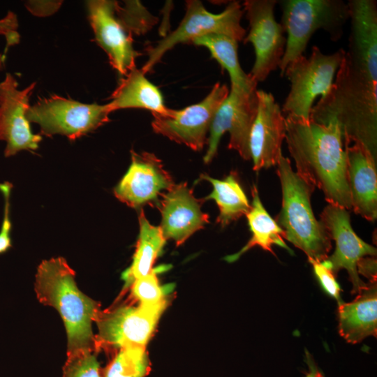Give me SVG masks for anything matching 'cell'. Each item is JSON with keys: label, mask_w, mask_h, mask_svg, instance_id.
Instances as JSON below:
<instances>
[{"label": "cell", "mask_w": 377, "mask_h": 377, "mask_svg": "<svg viewBox=\"0 0 377 377\" xmlns=\"http://www.w3.org/2000/svg\"><path fill=\"white\" fill-rule=\"evenodd\" d=\"M348 50L327 94L310 119L337 124L343 144L359 143L377 158V1L349 0Z\"/></svg>", "instance_id": "6da1fadb"}, {"label": "cell", "mask_w": 377, "mask_h": 377, "mask_svg": "<svg viewBox=\"0 0 377 377\" xmlns=\"http://www.w3.org/2000/svg\"><path fill=\"white\" fill-rule=\"evenodd\" d=\"M285 122V140L295 163V172L306 183L319 188L328 204L351 210L346 156L339 126L292 115H287Z\"/></svg>", "instance_id": "7a4b0ae2"}, {"label": "cell", "mask_w": 377, "mask_h": 377, "mask_svg": "<svg viewBox=\"0 0 377 377\" xmlns=\"http://www.w3.org/2000/svg\"><path fill=\"white\" fill-rule=\"evenodd\" d=\"M75 277V271L63 257L43 260L37 269L35 291L40 303L60 314L67 333V353L96 352L91 324L100 312V304L79 290Z\"/></svg>", "instance_id": "3957f363"}, {"label": "cell", "mask_w": 377, "mask_h": 377, "mask_svg": "<svg viewBox=\"0 0 377 377\" xmlns=\"http://www.w3.org/2000/svg\"><path fill=\"white\" fill-rule=\"evenodd\" d=\"M282 203L276 221L285 239L302 251L308 259L323 261L332 249V239L316 218L311 204L315 188L293 170L290 159L283 154L276 165Z\"/></svg>", "instance_id": "277c9868"}, {"label": "cell", "mask_w": 377, "mask_h": 377, "mask_svg": "<svg viewBox=\"0 0 377 377\" xmlns=\"http://www.w3.org/2000/svg\"><path fill=\"white\" fill-rule=\"evenodd\" d=\"M281 24L287 33L280 66L283 76L287 66L303 55L312 35L318 29L327 32L333 41L339 40L350 19L348 3L341 0H285L279 1Z\"/></svg>", "instance_id": "5b68a950"}, {"label": "cell", "mask_w": 377, "mask_h": 377, "mask_svg": "<svg viewBox=\"0 0 377 377\" xmlns=\"http://www.w3.org/2000/svg\"><path fill=\"white\" fill-rule=\"evenodd\" d=\"M345 50L325 54L314 45L309 57L304 54L289 64L284 72L290 84L281 111L287 115L310 119L316 98L330 91Z\"/></svg>", "instance_id": "8992f818"}, {"label": "cell", "mask_w": 377, "mask_h": 377, "mask_svg": "<svg viewBox=\"0 0 377 377\" xmlns=\"http://www.w3.org/2000/svg\"><path fill=\"white\" fill-rule=\"evenodd\" d=\"M243 14L244 10L237 1L230 2L220 13L209 12L200 1H186V13L177 28L154 46L146 49L148 59L141 70L145 74L149 72L176 45L191 43L209 34H223L237 42L243 41L246 36V30L241 24Z\"/></svg>", "instance_id": "52a82bcc"}, {"label": "cell", "mask_w": 377, "mask_h": 377, "mask_svg": "<svg viewBox=\"0 0 377 377\" xmlns=\"http://www.w3.org/2000/svg\"><path fill=\"white\" fill-rule=\"evenodd\" d=\"M106 104L83 103L58 95L40 98L26 112L29 123L37 124L40 133L61 135L75 140L110 121Z\"/></svg>", "instance_id": "ba28073f"}, {"label": "cell", "mask_w": 377, "mask_h": 377, "mask_svg": "<svg viewBox=\"0 0 377 377\" xmlns=\"http://www.w3.org/2000/svg\"><path fill=\"white\" fill-rule=\"evenodd\" d=\"M229 91L226 84L219 82L199 103L181 110L168 108L163 114L152 113L153 131L194 151L202 150L214 115Z\"/></svg>", "instance_id": "9c48e42d"}, {"label": "cell", "mask_w": 377, "mask_h": 377, "mask_svg": "<svg viewBox=\"0 0 377 377\" xmlns=\"http://www.w3.org/2000/svg\"><path fill=\"white\" fill-rule=\"evenodd\" d=\"M275 0H246L244 12L249 24L244 43L252 44L255 61L249 75L258 83L265 81L279 68L284 54L286 38L281 23L276 22Z\"/></svg>", "instance_id": "30bf717a"}, {"label": "cell", "mask_w": 377, "mask_h": 377, "mask_svg": "<svg viewBox=\"0 0 377 377\" xmlns=\"http://www.w3.org/2000/svg\"><path fill=\"white\" fill-rule=\"evenodd\" d=\"M256 112V91L249 92L230 87L212 119L204 162L210 163L216 155L221 138L226 132L230 134L228 148L236 151L244 160H251L249 135Z\"/></svg>", "instance_id": "8fae6325"}, {"label": "cell", "mask_w": 377, "mask_h": 377, "mask_svg": "<svg viewBox=\"0 0 377 377\" xmlns=\"http://www.w3.org/2000/svg\"><path fill=\"white\" fill-rule=\"evenodd\" d=\"M166 306L167 301L155 305L123 306L100 311L95 320L98 329V335L94 337L96 350L105 347L145 348Z\"/></svg>", "instance_id": "7c38bea8"}, {"label": "cell", "mask_w": 377, "mask_h": 377, "mask_svg": "<svg viewBox=\"0 0 377 377\" xmlns=\"http://www.w3.org/2000/svg\"><path fill=\"white\" fill-rule=\"evenodd\" d=\"M331 239L335 242L334 252L323 263L335 275L340 269L348 272L353 285L352 293H358L367 285L359 276L358 261L365 256H376V248L365 242L353 230L349 211L342 207L328 204L319 220Z\"/></svg>", "instance_id": "4fadbf2b"}, {"label": "cell", "mask_w": 377, "mask_h": 377, "mask_svg": "<svg viewBox=\"0 0 377 377\" xmlns=\"http://www.w3.org/2000/svg\"><path fill=\"white\" fill-rule=\"evenodd\" d=\"M36 84L19 89L17 80L9 73L0 82V140L6 143V157L22 150H36L42 140L40 135L33 133L26 117Z\"/></svg>", "instance_id": "5bb4252c"}, {"label": "cell", "mask_w": 377, "mask_h": 377, "mask_svg": "<svg viewBox=\"0 0 377 377\" xmlns=\"http://www.w3.org/2000/svg\"><path fill=\"white\" fill-rule=\"evenodd\" d=\"M88 19L97 44L108 55L110 65L124 77L135 67L140 54L134 49L132 35L116 15V1L90 0L86 2Z\"/></svg>", "instance_id": "9a60e30c"}, {"label": "cell", "mask_w": 377, "mask_h": 377, "mask_svg": "<svg viewBox=\"0 0 377 377\" xmlns=\"http://www.w3.org/2000/svg\"><path fill=\"white\" fill-rule=\"evenodd\" d=\"M131 163L122 179L114 188V196L127 206L138 209L157 203L162 191L175 184L155 154L131 151Z\"/></svg>", "instance_id": "2e32d148"}, {"label": "cell", "mask_w": 377, "mask_h": 377, "mask_svg": "<svg viewBox=\"0 0 377 377\" xmlns=\"http://www.w3.org/2000/svg\"><path fill=\"white\" fill-rule=\"evenodd\" d=\"M257 112L249 135V152L253 169L276 166L283 154L281 145L286 135V122L274 96L256 90Z\"/></svg>", "instance_id": "e0dca14e"}, {"label": "cell", "mask_w": 377, "mask_h": 377, "mask_svg": "<svg viewBox=\"0 0 377 377\" xmlns=\"http://www.w3.org/2000/svg\"><path fill=\"white\" fill-rule=\"evenodd\" d=\"M160 196L156 205L161 214L159 228L166 240L181 245L209 223L208 214L201 210L205 200L197 199L186 182L175 184Z\"/></svg>", "instance_id": "ac0fdd59"}, {"label": "cell", "mask_w": 377, "mask_h": 377, "mask_svg": "<svg viewBox=\"0 0 377 377\" xmlns=\"http://www.w3.org/2000/svg\"><path fill=\"white\" fill-rule=\"evenodd\" d=\"M351 210L369 221L377 218V158L362 145H344Z\"/></svg>", "instance_id": "d6986e66"}, {"label": "cell", "mask_w": 377, "mask_h": 377, "mask_svg": "<svg viewBox=\"0 0 377 377\" xmlns=\"http://www.w3.org/2000/svg\"><path fill=\"white\" fill-rule=\"evenodd\" d=\"M339 331L347 342L357 343L377 334L376 282L368 283L355 299L339 304Z\"/></svg>", "instance_id": "ffe728a7"}, {"label": "cell", "mask_w": 377, "mask_h": 377, "mask_svg": "<svg viewBox=\"0 0 377 377\" xmlns=\"http://www.w3.org/2000/svg\"><path fill=\"white\" fill-rule=\"evenodd\" d=\"M110 99L106 106L110 113L121 109L139 108L163 114L168 110L160 89L145 77L141 69L136 68L121 79Z\"/></svg>", "instance_id": "44dd1931"}, {"label": "cell", "mask_w": 377, "mask_h": 377, "mask_svg": "<svg viewBox=\"0 0 377 377\" xmlns=\"http://www.w3.org/2000/svg\"><path fill=\"white\" fill-rule=\"evenodd\" d=\"M251 195V209L246 215L251 232V237L239 251L227 256L226 260L230 263L234 262L243 253L254 246H259L276 256L272 250V246L276 245L293 254V250L284 241L285 234L283 230L265 208L260 198L258 188L255 185L252 187Z\"/></svg>", "instance_id": "7402d4cb"}, {"label": "cell", "mask_w": 377, "mask_h": 377, "mask_svg": "<svg viewBox=\"0 0 377 377\" xmlns=\"http://www.w3.org/2000/svg\"><path fill=\"white\" fill-rule=\"evenodd\" d=\"M191 43L208 49L211 57L228 73L230 87L249 92L257 90L258 83L241 67L237 40L226 35L209 34L193 40Z\"/></svg>", "instance_id": "603a6c76"}, {"label": "cell", "mask_w": 377, "mask_h": 377, "mask_svg": "<svg viewBox=\"0 0 377 377\" xmlns=\"http://www.w3.org/2000/svg\"><path fill=\"white\" fill-rule=\"evenodd\" d=\"M237 177L235 172H230L221 180L207 175L200 176L201 179L207 180L212 184L213 190L205 200H213L216 202L219 210L216 223L222 228L246 216L251 209L247 196Z\"/></svg>", "instance_id": "cb8c5ba5"}, {"label": "cell", "mask_w": 377, "mask_h": 377, "mask_svg": "<svg viewBox=\"0 0 377 377\" xmlns=\"http://www.w3.org/2000/svg\"><path fill=\"white\" fill-rule=\"evenodd\" d=\"M138 221L140 231L133 262L123 274L126 286L151 272L166 242L160 228L149 222L142 209L139 213Z\"/></svg>", "instance_id": "d4e9b609"}, {"label": "cell", "mask_w": 377, "mask_h": 377, "mask_svg": "<svg viewBox=\"0 0 377 377\" xmlns=\"http://www.w3.org/2000/svg\"><path fill=\"white\" fill-rule=\"evenodd\" d=\"M150 371V361L145 347L120 348L102 371V377H145Z\"/></svg>", "instance_id": "484cf974"}, {"label": "cell", "mask_w": 377, "mask_h": 377, "mask_svg": "<svg viewBox=\"0 0 377 377\" xmlns=\"http://www.w3.org/2000/svg\"><path fill=\"white\" fill-rule=\"evenodd\" d=\"M115 10L122 26L131 35L145 34L157 20L138 1H125L124 6L116 1Z\"/></svg>", "instance_id": "4316f807"}, {"label": "cell", "mask_w": 377, "mask_h": 377, "mask_svg": "<svg viewBox=\"0 0 377 377\" xmlns=\"http://www.w3.org/2000/svg\"><path fill=\"white\" fill-rule=\"evenodd\" d=\"M96 351L83 350L67 353L62 377H102Z\"/></svg>", "instance_id": "83f0119b"}, {"label": "cell", "mask_w": 377, "mask_h": 377, "mask_svg": "<svg viewBox=\"0 0 377 377\" xmlns=\"http://www.w3.org/2000/svg\"><path fill=\"white\" fill-rule=\"evenodd\" d=\"M132 294L142 305H155L166 302V293L158 282L156 271L153 269L146 276L131 283Z\"/></svg>", "instance_id": "f1b7e54d"}, {"label": "cell", "mask_w": 377, "mask_h": 377, "mask_svg": "<svg viewBox=\"0 0 377 377\" xmlns=\"http://www.w3.org/2000/svg\"><path fill=\"white\" fill-rule=\"evenodd\" d=\"M18 27L17 16L12 11H8L3 18L0 19V69L4 66L5 54L8 49L20 42Z\"/></svg>", "instance_id": "f546056e"}, {"label": "cell", "mask_w": 377, "mask_h": 377, "mask_svg": "<svg viewBox=\"0 0 377 377\" xmlns=\"http://www.w3.org/2000/svg\"><path fill=\"white\" fill-rule=\"evenodd\" d=\"M12 185L6 182L0 184V191L4 198L3 217L0 229V254L6 252L12 246L10 232L12 223L10 218V196Z\"/></svg>", "instance_id": "4dcf8cb0"}, {"label": "cell", "mask_w": 377, "mask_h": 377, "mask_svg": "<svg viewBox=\"0 0 377 377\" xmlns=\"http://www.w3.org/2000/svg\"><path fill=\"white\" fill-rule=\"evenodd\" d=\"M311 264L315 275L318 279L323 288L328 295L337 300L338 304L342 302L340 291L341 290L337 283L335 275L325 266L323 262L308 259Z\"/></svg>", "instance_id": "1f68e13d"}, {"label": "cell", "mask_w": 377, "mask_h": 377, "mask_svg": "<svg viewBox=\"0 0 377 377\" xmlns=\"http://www.w3.org/2000/svg\"><path fill=\"white\" fill-rule=\"evenodd\" d=\"M61 2L59 1H29L25 3V6L33 15L43 17L52 15L58 10Z\"/></svg>", "instance_id": "d6a6232c"}, {"label": "cell", "mask_w": 377, "mask_h": 377, "mask_svg": "<svg viewBox=\"0 0 377 377\" xmlns=\"http://www.w3.org/2000/svg\"><path fill=\"white\" fill-rule=\"evenodd\" d=\"M358 274H362L369 280V283L376 282V259L375 256L362 258L357 264Z\"/></svg>", "instance_id": "836d02e7"}, {"label": "cell", "mask_w": 377, "mask_h": 377, "mask_svg": "<svg viewBox=\"0 0 377 377\" xmlns=\"http://www.w3.org/2000/svg\"><path fill=\"white\" fill-rule=\"evenodd\" d=\"M306 359L309 367V371L306 373V377H323L322 373L318 369L313 359L308 351H306Z\"/></svg>", "instance_id": "e575fe53"}]
</instances>
